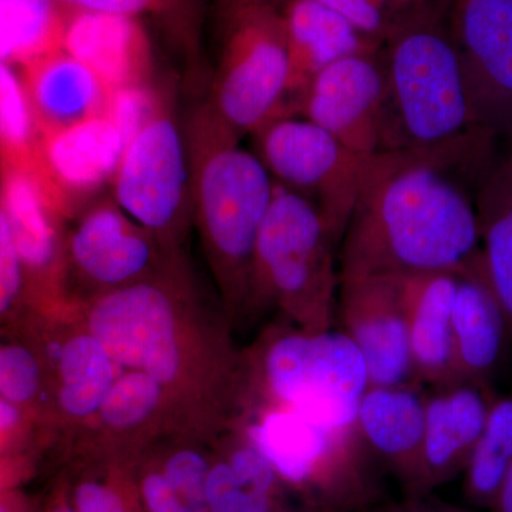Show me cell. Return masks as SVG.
<instances>
[{"label":"cell","mask_w":512,"mask_h":512,"mask_svg":"<svg viewBox=\"0 0 512 512\" xmlns=\"http://www.w3.org/2000/svg\"><path fill=\"white\" fill-rule=\"evenodd\" d=\"M495 141L380 151L367 158L339 244V282L461 272L480 251L464 174L490 170Z\"/></svg>","instance_id":"1"},{"label":"cell","mask_w":512,"mask_h":512,"mask_svg":"<svg viewBox=\"0 0 512 512\" xmlns=\"http://www.w3.org/2000/svg\"><path fill=\"white\" fill-rule=\"evenodd\" d=\"M447 8L407 6L387 32L382 151L495 141L474 116Z\"/></svg>","instance_id":"2"},{"label":"cell","mask_w":512,"mask_h":512,"mask_svg":"<svg viewBox=\"0 0 512 512\" xmlns=\"http://www.w3.org/2000/svg\"><path fill=\"white\" fill-rule=\"evenodd\" d=\"M191 202L218 269L231 288L251 284L252 259L275 181L241 137L205 109L188 124Z\"/></svg>","instance_id":"3"},{"label":"cell","mask_w":512,"mask_h":512,"mask_svg":"<svg viewBox=\"0 0 512 512\" xmlns=\"http://www.w3.org/2000/svg\"><path fill=\"white\" fill-rule=\"evenodd\" d=\"M247 437L305 504L363 512L380 501L377 460L357 423L339 426L274 407Z\"/></svg>","instance_id":"4"},{"label":"cell","mask_w":512,"mask_h":512,"mask_svg":"<svg viewBox=\"0 0 512 512\" xmlns=\"http://www.w3.org/2000/svg\"><path fill=\"white\" fill-rule=\"evenodd\" d=\"M336 247L318 208L276 184L256 241L251 282L278 299L299 329L326 332L338 306Z\"/></svg>","instance_id":"5"},{"label":"cell","mask_w":512,"mask_h":512,"mask_svg":"<svg viewBox=\"0 0 512 512\" xmlns=\"http://www.w3.org/2000/svg\"><path fill=\"white\" fill-rule=\"evenodd\" d=\"M224 42L210 96L204 103L215 119L239 137L284 114L289 55L284 13L254 6L221 20Z\"/></svg>","instance_id":"6"},{"label":"cell","mask_w":512,"mask_h":512,"mask_svg":"<svg viewBox=\"0 0 512 512\" xmlns=\"http://www.w3.org/2000/svg\"><path fill=\"white\" fill-rule=\"evenodd\" d=\"M262 373L276 407L339 426L357 423L369 387L362 355L342 330L284 333L266 349Z\"/></svg>","instance_id":"7"},{"label":"cell","mask_w":512,"mask_h":512,"mask_svg":"<svg viewBox=\"0 0 512 512\" xmlns=\"http://www.w3.org/2000/svg\"><path fill=\"white\" fill-rule=\"evenodd\" d=\"M252 136L254 153L275 183L311 201L339 245L370 156H360L318 124L292 113L272 117Z\"/></svg>","instance_id":"8"},{"label":"cell","mask_w":512,"mask_h":512,"mask_svg":"<svg viewBox=\"0 0 512 512\" xmlns=\"http://www.w3.org/2000/svg\"><path fill=\"white\" fill-rule=\"evenodd\" d=\"M114 201L140 227L167 231L191 202L187 140L163 99L128 141L113 181Z\"/></svg>","instance_id":"9"},{"label":"cell","mask_w":512,"mask_h":512,"mask_svg":"<svg viewBox=\"0 0 512 512\" xmlns=\"http://www.w3.org/2000/svg\"><path fill=\"white\" fill-rule=\"evenodd\" d=\"M451 25L478 126L512 144V0H454Z\"/></svg>","instance_id":"10"},{"label":"cell","mask_w":512,"mask_h":512,"mask_svg":"<svg viewBox=\"0 0 512 512\" xmlns=\"http://www.w3.org/2000/svg\"><path fill=\"white\" fill-rule=\"evenodd\" d=\"M386 80L382 49L340 59L320 70L295 109L360 156L382 151Z\"/></svg>","instance_id":"11"},{"label":"cell","mask_w":512,"mask_h":512,"mask_svg":"<svg viewBox=\"0 0 512 512\" xmlns=\"http://www.w3.org/2000/svg\"><path fill=\"white\" fill-rule=\"evenodd\" d=\"M336 315L362 355L369 387L420 386L410 355L403 276L339 282Z\"/></svg>","instance_id":"12"},{"label":"cell","mask_w":512,"mask_h":512,"mask_svg":"<svg viewBox=\"0 0 512 512\" xmlns=\"http://www.w3.org/2000/svg\"><path fill=\"white\" fill-rule=\"evenodd\" d=\"M92 336L114 362L143 370L160 383L180 367L170 299L157 286H126L97 303Z\"/></svg>","instance_id":"13"},{"label":"cell","mask_w":512,"mask_h":512,"mask_svg":"<svg viewBox=\"0 0 512 512\" xmlns=\"http://www.w3.org/2000/svg\"><path fill=\"white\" fill-rule=\"evenodd\" d=\"M495 396L488 384L454 382L426 397L419 474L412 493H434L466 471Z\"/></svg>","instance_id":"14"},{"label":"cell","mask_w":512,"mask_h":512,"mask_svg":"<svg viewBox=\"0 0 512 512\" xmlns=\"http://www.w3.org/2000/svg\"><path fill=\"white\" fill-rule=\"evenodd\" d=\"M126 138L106 113L39 134V177L60 207L111 183Z\"/></svg>","instance_id":"15"},{"label":"cell","mask_w":512,"mask_h":512,"mask_svg":"<svg viewBox=\"0 0 512 512\" xmlns=\"http://www.w3.org/2000/svg\"><path fill=\"white\" fill-rule=\"evenodd\" d=\"M423 386L367 387L359 409L357 427L377 463H382L410 494L419 474L426 424Z\"/></svg>","instance_id":"16"},{"label":"cell","mask_w":512,"mask_h":512,"mask_svg":"<svg viewBox=\"0 0 512 512\" xmlns=\"http://www.w3.org/2000/svg\"><path fill=\"white\" fill-rule=\"evenodd\" d=\"M458 272L403 276L414 377L420 386L457 382L453 309Z\"/></svg>","instance_id":"17"},{"label":"cell","mask_w":512,"mask_h":512,"mask_svg":"<svg viewBox=\"0 0 512 512\" xmlns=\"http://www.w3.org/2000/svg\"><path fill=\"white\" fill-rule=\"evenodd\" d=\"M62 49L79 60L107 89L146 83L151 52L137 18L97 12H67Z\"/></svg>","instance_id":"18"},{"label":"cell","mask_w":512,"mask_h":512,"mask_svg":"<svg viewBox=\"0 0 512 512\" xmlns=\"http://www.w3.org/2000/svg\"><path fill=\"white\" fill-rule=\"evenodd\" d=\"M453 330L457 382L491 386L511 340L504 313L478 265V254L458 272Z\"/></svg>","instance_id":"19"},{"label":"cell","mask_w":512,"mask_h":512,"mask_svg":"<svg viewBox=\"0 0 512 512\" xmlns=\"http://www.w3.org/2000/svg\"><path fill=\"white\" fill-rule=\"evenodd\" d=\"M282 13L289 55L286 100L293 97L295 104L320 70L345 57L376 52L383 45L318 0H289Z\"/></svg>","instance_id":"20"},{"label":"cell","mask_w":512,"mask_h":512,"mask_svg":"<svg viewBox=\"0 0 512 512\" xmlns=\"http://www.w3.org/2000/svg\"><path fill=\"white\" fill-rule=\"evenodd\" d=\"M25 87L40 133L99 116L109 89L62 47L26 63Z\"/></svg>","instance_id":"21"},{"label":"cell","mask_w":512,"mask_h":512,"mask_svg":"<svg viewBox=\"0 0 512 512\" xmlns=\"http://www.w3.org/2000/svg\"><path fill=\"white\" fill-rule=\"evenodd\" d=\"M116 201L101 202L77 225L74 262L84 275L104 285L124 284L150 264L151 245Z\"/></svg>","instance_id":"22"},{"label":"cell","mask_w":512,"mask_h":512,"mask_svg":"<svg viewBox=\"0 0 512 512\" xmlns=\"http://www.w3.org/2000/svg\"><path fill=\"white\" fill-rule=\"evenodd\" d=\"M476 210L478 265L504 313L512 348V150L484 175Z\"/></svg>","instance_id":"23"},{"label":"cell","mask_w":512,"mask_h":512,"mask_svg":"<svg viewBox=\"0 0 512 512\" xmlns=\"http://www.w3.org/2000/svg\"><path fill=\"white\" fill-rule=\"evenodd\" d=\"M0 204L8 217L23 265L45 268L55 258L50 208H59L30 168L0 164Z\"/></svg>","instance_id":"24"},{"label":"cell","mask_w":512,"mask_h":512,"mask_svg":"<svg viewBox=\"0 0 512 512\" xmlns=\"http://www.w3.org/2000/svg\"><path fill=\"white\" fill-rule=\"evenodd\" d=\"M60 0H0V59L29 63L62 47Z\"/></svg>","instance_id":"25"},{"label":"cell","mask_w":512,"mask_h":512,"mask_svg":"<svg viewBox=\"0 0 512 512\" xmlns=\"http://www.w3.org/2000/svg\"><path fill=\"white\" fill-rule=\"evenodd\" d=\"M512 467V390L495 396L473 456L463 473L468 505L490 510L498 488Z\"/></svg>","instance_id":"26"},{"label":"cell","mask_w":512,"mask_h":512,"mask_svg":"<svg viewBox=\"0 0 512 512\" xmlns=\"http://www.w3.org/2000/svg\"><path fill=\"white\" fill-rule=\"evenodd\" d=\"M113 360L93 336L70 340L62 353L64 410L73 416L96 412L113 386Z\"/></svg>","instance_id":"27"},{"label":"cell","mask_w":512,"mask_h":512,"mask_svg":"<svg viewBox=\"0 0 512 512\" xmlns=\"http://www.w3.org/2000/svg\"><path fill=\"white\" fill-rule=\"evenodd\" d=\"M0 164L39 171V128L25 83L0 59Z\"/></svg>","instance_id":"28"},{"label":"cell","mask_w":512,"mask_h":512,"mask_svg":"<svg viewBox=\"0 0 512 512\" xmlns=\"http://www.w3.org/2000/svg\"><path fill=\"white\" fill-rule=\"evenodd\" d=\"M210 512H281L278 488H268L235 473L227 461L210 468L207 478Z\"/></svg>","instance_id":"29"},{"label":"cell","mask_w":512,"mask_h":512,"mask_svg":"<svg viewBox=\"0 0 512 512\" xmlns=\"http://www.w3.org/2000/svg\"><path fill=\"white\" fill-rule=\"evenodd\" d=\"M160 382L147 373H133L111 386L101 414L114 427H130L146 419L160 400Z\"/></svg>","instance_id":"30"},{"label":"cell","mask_w":512,"mask_h":512,"mask_svg":"<svg viewBox=\"0 0 512 512\" xmlns=\"http://www.w3.org/2000/svg\"><path fill=\"white\" fill-rule=\"evenodd\" d=\"M67 12H97L110 15L157 16L183 30L190 19V0H60Z\"/></svg>","instance_id":"31"},{"label":"cell","mask_w":512,"mask_h":512,"mask_svg":"<svg viewBox=\"0 0 512 512\" xmlns=\"http://www.w3.org/2000/svg\"><path fill=\"white\" fill-rule=\"evenodd\" d=\"M160 99L147 83L128 84L109 90L104 113L119 127L128 143L150 119Z\"/></svg>","instance_id":"32"},{"label":"cell","mask_w":512,"mask_h":512,"mask_svg":"<svg viewBox=\"0 0 512 512\" xmlns=\"http://www.w3.org/2000/svg\"><path fill=\"white\" fill-rule=\"evenodd\" d=\"M39 383V366L29 350L0 348V396L9 402H26L35 396Z\"/></svg>","instance_id":"33"},{"label":"cell","mask_w":512,"mask_h":512,"mask_svg":"<svg viewBox=\"0 0 512 512\" xmlns=\"http://www.w3.org/2000/svg\"><path fill=\"white\" fill-rule=\"evenodd\" d=\"M208 473L210 467L200 454L183 451L168 461L164 477L187 505L207 507Z\"/></svg>","instance_id":"34"},{"label":"cell","mask_w":512,"mask_h":512,"mask_svg":"<svg viewBox=\"0 0 512 512\" xmlns=\"http://www.w3.org/2000/svg\"><path fill=\"white\" fill-rule=\"evenodd\" d=\"M332 9L360 33L383 43L397 13L390 12L375 0H318Z\"/></svg>","instance_id":"35"},{"label":"cell","mask_w":512,"mask_h":512,"mask_svg":"<svg viewBox=\"0 0 512 512\" xmlns=\"http://www.w3.org/2000/svg\"><path fill=\"white\" fill-rule=\"evenodd\" d=\"M23 262L0 204V313L9 311L22 288Z\"/></svg>","instance_id":"36"},{"label":"cell","mask_w":512,"mask_h":512,"mask_svg":"<svg viewBox=\"0 0 512 512\" xmlns=\"http://www.w3.org/2000/svg\"><path fill=\"white\" fill-rule=\"evenodd\" d=\"M363 512H478L471 505H458L430 494L407 495L402 500L379 501Z\"/></svg>","instance_id":"37"},{"label":"cell","mask_w":512,"mask_h":512,"mask_svg":"<svg viewBox=\"0 0 512 512\" xmlns=\"http://www.w3.org/2000/svg\"><path fill=\"white\" fill-rule=\"evenodd\" d=\"M79 512H127L116 494L96 484H84L77 490Z\"/></svg>","instance_id":"38"},{"label":"cell","mask_w":512,"mask_h":512,"mask_svg":"<svg viewBox=\"0 0 512 512\" xmlns=\"http://www.w3.org/2000/svg\"><path fill=\"white\" fill-rule=\"evenodd\" d=\"M144 497L151 512H177L183 505L167 478L157 474L144 481Z\"/></svg>","instance_id":"39"},{"label":"cell","mask_w":512,"mask_h":512,"mask_svg":"<svg viewBox=\"0 0 512 512\" xmlns=\"http://www.w3.org/2000/svg\"><path fill=\"white\" fill-rule=\"evenodd\" d=\"M289 0H217L220 20L227 19L232 13L254 6H268V8L284 9Z\"/></svg>","instance_id":"40"},{"label":"cell","mask_w":512,"mask_h":512,"mask_svg":"<svg viewBox=\"0 0 512 512\" xmlns=\"http://www.w3.org/2000/svg\"><path fill=\"white\" fill-rule=\"evenodd\" d=\"M491 512H512V467L505 476L503 483L498 488L493 504L490 507Z\"/></svg>","instance_id":"41"},{"label":"cell","mask_w":512,"mask_h":512,"mask_svg":"<svg viewBox=\"0 0 512 512\" xmlns=\"http://www.w3.org/2000/svg\"><path fill=\"white\" fill-rule=\"evenodd\" d=\"M18 421V412L8 402L0 400V431L9 429Z\"/></svg>","instance_id":"42"},{"label":"cell","mask_w":512,"mask_h":512,"mask_svg":"<svg viewBox=\"0 0 512 512\" xmlns=\"http://www.w3.org/2000/svg\"><path fill=\"white\" fill-rule=\"evenodd\" d=\"M394 5L399 10L407 8V6L416 5V3L426 2V0H393Z\"/></svg>","instance_id":"43"},{"label":"cell","mask_w":512,"mask_h":512,"mask_svg":"<svg viewBox=\"0 0 512 512\" xmlns=\"http://www.w3.org/2000/svg\"><path fill=\"white\" fill-rule=\"evenodd\" d=\"M299 512H339V511L329 510V508L315 507V505L303 504V508Z\"/></svg>","instance_id":"44"},{"label":"cell","mask_w":512,"mask_h":512,"mask_svg":"<svg viewBox=\"0 0 512 512\" xmlns=\"http://www.w3.org/2000/svg\"><path fill=\"white\" fill-rule=\"evenodd\" d=\"M177 512H210L207 507H191V505H181Z\"/></svg>","instance_id":"45"},{"label":"cell","mask_w":512,"mask_h":512,"mask_svg":"<svg viewBox=\"0 0 512 512\" xmlns=\"http://www.w3.org/2000/svg\"><path fill=\"white\" fill-rule=\"evenodd\" d=\"M56 512H72L70 510H59V511H56Z\"/></svg>","instance_id":"46"},{"label":"cell","mask_w":512,"mask_h":512,"mask_svg":"<svg viewBox=\"0 0 512 512\" xmlns=\"http://www.w3.org/2000/svg\"><path fill=\"white\" fill-rule=\"evenodd\" d=\"M0 512H2V511H0Z\"/></svg>","instance_id":"47"}]
</instances>
